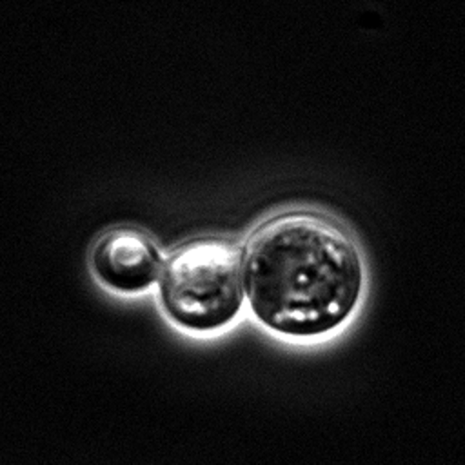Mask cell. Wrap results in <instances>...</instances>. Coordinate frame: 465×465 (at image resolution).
<instances>
[{
    "label": "cell",
    "instance_id": "obj_3",
    "mask_svg": "<svg viewBox=\"0 0 465 465\" xmlns=\"http://www.w3.org/2000/svg\"><path fill=\"white\" fill-rule=\"evenodd\" d=\"M96 278L118 292H140L153 285L163 262L156 243L142 231L120 227L98 238L91 252Z\"/></svg>",
    "mask_w": 465,
    "mask_h": 465
},
{
    "label": "cell",
    "instance_id": "obj_1",
    "mask_svg": "<svg viewBox=\"0 0 465 465\" xmlns=\"http://www.w3.org/2000/svg\"><path fill=\"white\" fill-rule=\"evenodd\" d=\"M243 289L254 318L289 338L323 336L356 311L365 267L352 236L312 213L262 223L243 252Z\"/></svg>",
    "mask_w": 465,
    "mask_h": 465
},
{
    "label": "cell",
    "instance_id": "obj_2",
    "mask_svg": "<svg viewBox=\"0 0 465 465\" xmlns=\"http://www.w3.org/2000/svg\"><path fill=\"white\" fill-rule=\"evenodd\" d=\"M158 300L165 314L187 331L209 332L229 325L245 300L238 247L222 238L182 245L162 267Z\"/></svg>",
    "mask_w": 465,
    "mask_h": 465
}]
</instances>
